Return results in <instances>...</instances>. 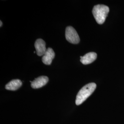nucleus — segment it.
I'll return each instance as SVG.
<instances>
[{"mask_svg":"<svg viewBox=\"0 0 124 124\" xmlns=\"http://www.w3.org/2000/svg\"><path fill=\"white\" fill-rule=\"evenodd\" d=\"M22 85V82L18 79L13 80L8 82L5 86V88L10 91H15L19 88Z\"/></svg>","mask_w":124,"mask_h":124,"instance_id":"obj_8","label":"nucleus"},{"mask_svg":"<svg viewBox=\"0 0 124 124\" xmlns=\"http://www.w3.org/2000/svg\"><path fill=\"white\" fill-rule=\"evenodd\" d=\"M109 12V8L104 5H97L93 7L92 13L97 22L102 24L105 22Z\"/></svg>","mask_w":124,"mask_h":124,"instance_id":"obj_2","label":"nucleus"},{"mask_svg":"<svg viewBox=\"0 0 124 124\" xmlns=\"http://www.w3.org/2000/svg\"><path fill=\"white\" fill-rule=\"evenodd\" d=\"M65 38L72 44H76L80 42V37L75 29L72 26L67 27L65 31Z\"/></svg>","mask_w":124,"mask_h":124,"instance_id":"obj_3","label":"nucleus"},{"mask_svg":"<svg viewBox=\"0 0 124 124\" xmlns=\"http://www.w3.org/2000/svg\"><path fill=\"white\" fill-rule=\"evenodd\" d=\"M35 47L36 53L39 56H43L47 50L46 49V43L44 40L41 39H38L36 40L35 43Z\"/></svg>","mask_w":124,"mask_h":124,"instance_id":"obj_5","label":"nucleus"},{"mask_svg":"<svg viewBox=\"0 0 124 124\" xmlns=\"http://www.w3.org/2000/svg\"><path fill=\"white\" fill-rule=\"evenodd\" d=\"M97 85L94 83H90L81 89L76 96L75 103L79 105L90 97L96 88Z\"/></svg>","mask_w":124,"mask_h":124,"instance_id":"obj_1","label":"nucleus"},{"mask_svg":"<svg viewBox=\"0 0 124 124\" xmlns=\"http://www.w3.org/2000/svg\"><path fill=\"white\" fill-rule=\"evenodd\" d=\"M0 26L1 27L2 26V23L1 22V21H0Z\"/></svg>","mask_w":124,"mask_h":124,"instance_id":"obj_9","label":"nucleus"},{"mask_svg":"<svg viewBox=\"0 0 124 124\" xmlns=\"http://www.w3.org/2000/svg\"><path fill=\"white\" fill-rule=\"evenodd\" d=\"M80 61L84 65L89 64L94 62L97 58V53L94 52H90L86 53L84 56H80Z\"/></svg>","mask_w":124,"mask_h":124,"instance_id":"obj_7","label":"nucleus"},{"mask_svg":"<svg viewBox=\"0 0 124 124\" xmlns=\"http://www.w3.org/2000/svg\"><path fill=\"white\" fill-rule=\"evenodd\" d=\"M48 80L49 79L47 76H41L35 79L33 81H30V82L33 88L38 89L44 86L48 82Z\"/></svg>","mask_w":124,"mask_h":124,"instance_id":"obj_4","label":"nucleus"},{"mask_svg":"<svg viewBox=\"0 0 124 124\" xmlns=\"http://www.w3.org/2000/svg\"><path fill=\"white\" fill-rule=\"evenodd\" d=\"M55 57V53L53 49L48 48L44 55L42 56V61L46 65H50Z\"/></svg>","mask_w":124,"mask_h":124,"instance_id":"obj_6","label":"nucleus"}]
</instances>
